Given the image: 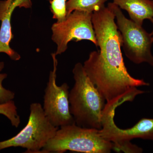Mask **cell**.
Segmentation results:
<instances>
[{
  "label": "cell",
  "instance_id": "obj_1",
  "mask_svg": "<svg viewBox=\"0 0 153 153\" xmlns=\"http://www.w3.org/2000/svg\"><path fill=\"white\" fill-rule=\"evenodd\" d=\"M113 12L108 6L92 13V22L98 51L91 52L83 66L91 81L106 102L132 92L149 82L130 74L121 48L123 40Z\"/></svg>",
  "mask_w": 153,
  "mask_h": 153
},
{
  "label": "cell",
  "instance_id": "obj_2",
  "mask_svg": "<svg viewBox=\"0 0 153 153\" xmlns=\"http://www.w3.org/2000/svg\"><path fill=\"white\" fill-rule=\"evenodd\" d=\"M74 84L69 91L70 111L76 125L100 130L105 100L85 73L83 65L76 63L72 70Z\"/></svg>",
  "mask_w": 153,
  "mask_h": 153
},
{
  "label": "cell",
  "instance_id": "obj_3",
  "mask_svg": "<svg viewBox=\"0 0 153 153\" xmlns=\"http://www.w3.org/2000/svg\"><path fill=\"white\" fill-rule=\"evenodd\" d=\"M132 100L131 95L126 94L106 102L102 111V128L99 132L102 138L113 143V150L116 152L142 153L143 149L133 144L130 141L135 138L153 140V118H143L132 127L126 129L119 128L115 123L114 118L117 108Z\"/></svg>",
  "mask_w": 153,
  "mask_h": 153
},
{
  "label": "cell",
  "instance_id": "obj_4",
  "mask_svg": "<svg viewBox=\"0 0 153 153\" xmlns=\"http://www.w3.org/2000/svg\"><path fill=\"white\" fill-rule=\"evenodd\" d=\"M113 143L102 138L99 130L85 128L73 124L60 127L41 153H62L67 152L84 153H109Z\"/></svg>",
  "mask_w": 153,
  "mask_h": 153
},
{
  "label": "cell",
  "instance_id": "obj_5",
  "mask_svg": "<svg viewBox=\"0 0 153 153\" xmlns=\"http://www.w3.org/2000/svg\"><path fill=\"white\" fill-rule=\"evenodd\" d=\"M59 128L50 122L40 103H32L27 124L16 135L0 142V151L20 147L26 149V153H41L49 140L55 136Z\"/></svg>",
  "mask_w": 153,
  "mask_h": 153
},
{
  "label": "cell",
  "instance_id": "obj_6",
  "mask_svg": "<svg viewBox=\"0 0 153 153\" xmlns=\"http://www.w3.org/2000/svg\"><path fill=\"white\" fill-rule=\"evenodd\" d=\"M107 6L114 13L118 29L122 38V47L126 56L135 64L146 63L153 66V42L151 34L142 26L126 18L121 9L114 3H109Z\"/></svg>",
  "mask_w": 153,
  "mask_h": 153
},
{
  "label": "cell",
  "instance_id": "obj_7",
  "mask_svg": "<svg viewBox=\"0 0 153 153\" xmlns=\"http://www.w3.org/2000/svg\"><path fill=\"white\" fill-rule=\"evenodd\" d=\"M92 16V13L74 10L63 21L52 25V39L57 46L56 55L66 52L68 43L71 41L87 40L97 47Z\"/></svg>",
  "mask_w": 153,
  "mask_h": 153
},
{
  "label": "cell",
  "instance_id": "obj_8",
  "mask_svg": "<svg viewBox=\"0 0 153 153\" xmlns=\"http://www.w3.org/2000/svg\"><path fill=\"white\" fill-rule=\"evenodd\" d=\"M53 70L50 71L49 81L45 89L44 106V113L50 122L55 126L75 124L70 111L69 87L63 83L60 86L56 83V72L58 62L55 53H52Z\"/></svg>",
  "mask_w": 153,
  "mask_h": 153
},
{
  "label": "cell",
  "instance_id": "obj_9",
  "mask_svg": "<svg viewBox=\"0 0 153 153\" xmlns=\"http://www.w3.org/2000/svg\"><path fill=\"white\" fill-rule=\"evenodd\" d=\"M32 6L31 0H4L0 1V53L7 54L11 60L17 61L21 57L10 47L14 38L11 26V17L16 8H29Z\"/></svg>",
  "mask_w": 153,
  "mask_h": 153
},
{
  "label": "cell",
  "instance_id": "obj_10",
  "mask_svg": "<svg viewBox=\"0 0 153 153\" xmlns=\"http://www.w3.org/2000/svg\"><path fill=\"white\" fill-rule=\"evenodd\" d=\"M113 3L128 13L130 20L143 26L146 19H153V0H113Z\"/></svg>",
  "mask_w": 153,
  "mask_h": 153
},
{
  "label": "cell",
  "instance_id": "obj_11",
  "mask_svg": "<svg viewBox=\"0 0 153 153\" xmlns=\"http://www.w3.org/2000/svg\"><path fill=\"white\" fill-rule=\"evenodd\" d=\"M108 0H68L66 2L67 16L74 10L92 13L105 7Z\"/></svg>",
  "mask_w": 153,
  "mask_h": 153
},
{
  "label": "cell",
  "instance_id": "obj_12",
  "mask_svg": "<svg viewBox=\"0 0 153 153\" xmlns=\"http://www.w3.org/2000/svg\"><path fill=\"white\" fill-rule=\"evenodd\" d=\"M0 114L4 115L7 118L12 125L16 128H18L21 123V119L17 111V107L13 100L0 104Z\"/></svg>",
  "mask_w": 153,
  "mask_h": 153
},
{
  "label": "cell",
  "instance_id": "obj_13",
  "mask_svg": "<svg viewBox=\"0 0 153 153\" xmlns=\"http://www.w3.org/2000/svg\"><path fill=\"white\" fill-rule=\"evenodd\" d=\"M53 19L57 22H62L67 16L66 0H49Z\"/></svg>",
  "mask_w": 153,
  "mask_h": 153
},
{
  "label": "cell",
  "instance_id": "obj_14",
  "mask_svg": "<svg viewBox=\"0 0 153 153\" xmlns=\"http://www.w3.org/2000/svg\"><path fill=\"white\" fill-rule=\"evenodd\" d=\"M4 67V62H0V104L6 103L13 100L15 96V93L10 90L6 89L3 86V81L7 76V74L6 73H1Z\"/></svg>",
  "mask_w": 153,
  "mask_h": 153
},
{
  "label": "cell",
  "instance_id": "obj_15",
  "mask_svg": "<svg viewBox=\"0 0 153 153\" xmlns=\"http://www.w3.org/2000/svg\"><path fill=\"white\" fill-rule=\"evenodd\" d=\"M150 21V22H151V23H152V24L153 25V30H152V33H150L151 36H152V41L153 42V19H150V20H149Z\"/></svg>",
  "mask_w": 153,
  "mask_h": 153
}]
</instances>
